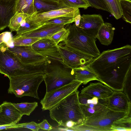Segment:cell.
<instances>
[{
    "mask_svg": "<svg viewBox=\"0 0 131 131\" xmlns=\"http://www.w3.org/2000/svg\"><path fill=\"white\" fill-rule=\"evenodd\" d=\"M79 91L77 90L49 110L50 118L56 121L59 130L70 131L71 129L84 124L85 119L78 99Z\"/></svg>",
    "mask_w": 131,
    "mask_h": 131,
    "instance_id": "cell-1",
    "label": "cell"
},
{
    "mask_svg": "<svg viewBox=\"0 0 131 131\" xmlns=\"http://www.w3.org/2000/svg\"><path fill=\"white\" fill-rule=\"evenodd\" d=\"M69 30L67 38L58 45L91 56L94 58L100 54L95 42V38L77 26L74 23L67 24Z\"/></svg>",
    "mask_w": 131,
    "mask_h": 131,
    "instance_id": "cell-2",
    "label": "cell"
},
{
    "mask_svg": "<svg viewBox=\"0 0 131 131\" xmlns=\"http://www.w3.org/2000/svg\"><path fill=\"white\" fill-rule=\"evenodd\" d=\"M45 65L24 64L6 45L0 46V73L8 78L29 74L44 73Z\"/></svg>",
    "mask_w": 131,
    "mask_h": 131,
    "instance_id": "cell-3",
    "label": "cell"
},
{
    "mask_svg": "<svg viewBox=\"0 0 131 131\" xmlns=\"http://www.w3.org/2000/svg\"><path fill=\"white\" fill-rule=\"evenodd\" d=\"M43 72L46 93L68 84L75 80L74 69L67 67L57 61L48 60Z\"/></svg>",
    "mask_w": 131,
    "mask_h": 131,
    "instance_id": "cell-4",
    "label": "cell"
},
{
    "mask_svg": "<svg viewBox=\"0 0 131 131\" xmlns=\"http://www.w3.org/2000/svg\"><path fill=\"white\" fill-rule=\"evenodd\" d=\"M44 75V73H37L10 77L8 93L18 97L27 96L39 99L38 90Z\"/></svg>",
    "mask_w": 131,
    "mask_h": 131,
    "instance_id": "cell-5",
    "label": "cell"
},
{
    "mask_svg": "<svg viewBox=\"0 0 131 131\" xmlns=\"http://www.w3.org/2000/svg\"><path fill=\"white\" fill-rule=\"evenodd\" d=\"M131 57V46L128 45L104 51L94 58L88 66L96 75L114 66L118 62Z\"/></svg>",
    "mask_w": 131,
    "mask_h": 131,
    "instance_id": "cell-6",
    "label": "cell"
},
{
    "mask_svg": "<svg viewBox=\"0 0 131 131\" xmlns=\"http://www.w3.org/2000/svg\"><path fill=\"white\" fill-rule=\"evenodd\" d=\"M131 70V57L122 60L111 69L97 76L98 81L114 91H122L123 84Z\"/></svg>",
    "mask_w": 131,
    "mask_h": 131,
    "instance_id": "cell-7",
    "label": "cell"
},
{
    "mask_svg": "<svg viewBox=\"0 0 131 131\" xmlns=\"http://www.w3.org/2000/svg\"><path fill=\"white\" fill-rule=\"evenodd\" d=\"M127 114L126 112L113 111L107 107L100 112L85 118L84 124L99 128L102 131H112L113 122Z\"/></svg>",
    "mask_w": 131,
    "mask_h": 131,
    "instance_id": "cell-8",
    "label": "cell"
},
{
    "mask_svg": "<svg viewBox=\"0 0 131 131\" xmlns=\"http://www.w3.org/2000/svg\"><path fill=\"white\" fill-rule=\"evenodd\" d=\"M75 80L71 83L46 93L40 103L43 110H49L75 91L82 84Z\"/></svg>",
    "mask_w": 131,
    "mask_h": 131,
    "instance_id": "cell-9",
    "label": "cell"
},
{
    "mask_svg": "<svg viewBox=\"0 0 131 131\" xmlns=\"http://www.w3.org/2000/svg\"><path fill=\"white\" fill-rule=\"evenodd\" d=\"M62 58L63 65L67 67L75 69L88 65L94 58L81 52L57 45Z\"/></svg>",
    "mask_w": 131,
    "mask_h": 131,
    "instance_id": "cell-10",
    "label": "cell"
},
{
    "mask_svg": "<svg viewBox=\"0 0 131 131\" xmlns=\"http://www.w3.org/2000/svg\"><path fill=\"white\" fill-rule=\"evenodd\" d=\"M7 48L24 64L35 66L43 65L46 64L48 60L35 51L31 46H14Z\"/></svg>",
    "mask_w": 131,
    "mask_h": 131,
    "instance_id": "cell-11",
    "label": "cell"
},
{
    "mask_svg": "<svg viewBox=\"0 0 131 131\" xmlns=\"http://www.w3.org/2000/svg\"><path fill=\"white\" fill-rule=\"evenodd\" d=\"M80 14L79 8L66 7L43 13H36L30 16V19L33 23L41 26L44 22L52 19L62 16L74 18Z\"/></svg>",
    "mask_w": 131,
    "mask_h": 131,
    "instance_id": "cell-12",
    "label": "cell"
},
{
    "mask_svg": "<svg viewBox=\"0 0 131 131\" xmlns=\"http://www.w3.org/2000/svg\"><path fill=\"white\" fill-rule=\"evenodd\" d=\"M33 49L48 60L63 61L57 45L49 38L40 39L32 45Z\"/></svg>",
    "mask_w": 131,
    "mask_h": 131,
    "instance_id": "cell-13",
    "label": "cell"
},
{
    "mask_svg": "<svg viewBox=\"0 0 131 131\" xmlns=\"http://www.w3.org/2000/svg\"><path fill=\"white\" fill-rule=\"evenodd\" d=\"M104 23L100 15L83 14L81 16L78 27L96 38L99 28Z\"/></svg>",
    "mask_w": 131,
    "mask_h": 131,
    "instance_id": "cell-14",
    "label": "cell"
},
{
    "mask_svg": "<svg viewBox=\"0 0 131 131\" xmlns=\"http://www.w3.org/2000/svg\"><path fill=\"white\" fill-rule=\"evenodd\" d=\"M2 110L0 112V126L18 123L23 115L12 103L5 101L1 104Z\"/></svg>",
    "mask_w": 131,
    "mask_h": 131,
    "instance_id": "cell-15",
    "label": "cell"
},
{
    "mask_svg": "<svg viewBox=\"0 0 131 131\" xmlns=\"http://www.w3.org/2000/svg\"><path fill=\"white\" fill-rule=\"evenodd\" d=\"M107 107L114 111L127 113L131 111V102L123 91H114L108 98Z\"/></svg>",
    "mask_w": 131,
    "mask_h": 131,
    "instance_id": "cell-16",
    "label": "cell"
},
{
    "mask_svg": "<svg viewBox=\"0 0 131 131\" xmlns=\"http://www.w3.org/2000/svg\"><path fill=\"white\" fill-rule=\"evenodd\" d=\"M65 25L44 24L38 28L16 36L40 39L49 38L53 35L64 28Z\"/></svg>",
    "mask_w": 131,
    "mask_h": 131,
    "instance_id": "cell-17",
    "label": "cell"
},
{
    "mask_svg": "<svg viewBox=\"0 0 131 131\" xmlns=\"http://www.w3.org/2000/svg\"><path fill=\"white\" fill-rule=\"evenodd\" d=\"M17 0H0V30L9 25L12 18L16 13Z\"/></svg>",
    "mask_w": 131,
    "mask_h": 131,
    "instance_id": "cell-18",
    "label": "cell"
},
{
    "mask_svg": "<svg viewBox=\"0 0 131 131\" xmlns=\"http://www.w3.org/2000/svg\"><path fill=\"white\" fill-rule=\"evenodd\" d=\"M113 92L114 90L107 86L98 82L90 83L81 90L80 93L92 97L105 99L110 96Z\"/></svg>",
    "mask_w": 131,
    "mask_h": 131,
    "instance_id": "cell-19",
    "label": "cell"
},
{
    "mask_svg": "<svg viewBox=\"0 0 131 131\" xmlns=\"http://www.w3.org/2000/svg\"><path fill=\"white\" fill-rule=\"evenodd\" d=\"M115 29L110 23H104L99 28L96 38L101 44L108 46L112 41Z\"/></svg>",
    "mask_w": 131,
    "mask_h": 131,
    "instance_id": "cell-20",
    "label": "cell"
},
{
    "mask_svg": "<svg viewBox=\"0 0 131 131\" xmlns=\"http://www.w3.org/2000/svg\"><path fill=\"white\" fill-rule=\"evenodd\" d=\"M73 69L75 80L81 82L84 84L91 81H98L96 74L88 65Z\"/></svg>",
    "mask_w": 131,
    "mask_h": 131,
    "instance_id": "cell-21",
    "label": "cell"
},
{
    "mask_svg": "<svg viewBox=\"0 0 131 131\" xmlns=\"http://www.w3.org/2000/svg\"><path fill=\"white\" fill-rule=\"evenodd\" d=\"M107 104L108 98L99 99V101L97 104H80V106L86 118L100 112L107 107Z\"/></svg>",
    "mask_w": 131,
    "mask_h": 131,
    "instance_id": "cell-22",
    "label": "cell"
},
{
    "mask_svg": "<svg viewBox=\"0 0 131 131\" xmlns=\"http://www.w3.org/2000/svg\"><path fill=\"white\" fill-rule=\"evenodd\" d=\"M34 5L36 13H43L66 7L59 3L44 0H34Z\"/></svg>",
    "mask_w": 131,
    "mask_h": 131,
    "instance_id": "cell-23",
    "label": "cell"
},
{
    "mask_svg": "<svg viewBox=\"0 0 131 131\" xmlns=\"http://www.w3.org/2000/svg\"><path fill=\"white\" fill-rule=\"evenodd\" d=\"M112 131H131V111L123 117L114 122L111 125Z\"/></svg>",
    "mask_w": 131,
    "mask_h": 131,
    "instance_id": "cell-24",
    "label": "cell"
},
{
    "mask_svg": "<svg viewBox=\"0 0 131 131\" xmlns=\"http://www.w3.org/2000/svg\"><path fill=\"white\" fill-rule=\"evenodd\" d=\"M34 0H17L16 12L31 16L36 13L34 5Z\"/></svg>",
    "mask_w": 131,
    "mask_h": 131,
    "instance_id": "cell-25",
    "label": "cell"
},
{
    "mask_svg": "<svg viewBox=\"0 0 131 131\" xmlns=\"http://www.w3.org/2000/svg\"><path fill=\"white\" fill-rule=\"evenodd\" d=\"M110 12L117 19L122 16L120 0H103Z\"/></svg>",
    "mask_w": 131,
    "mask_h": 131,
    "instance_id": "cell-26",
    "label": "cell"
},
{
    "mask_svg": "<svg viewBox=\"0 0 131 131\" xmlns=\"http://www.w3.org/2000/svg\"><path fill=\"white\" fill-rule=\"evenodd\" d=\"M17 110L23 115H29L38 106L37 102L13 103Z\"/></svg>",
    "mask_w": 131,
    "mask_h": 131,
    "instance_id": "cell-27",
    "label": "cell"
},
{
    "mask_svg": "<svg viewBox=\"0 0 131 131\" xmlns=\"http://www.w3.org/2000/svg\"><path fill=\"white\" fill-rule=\"evenodd\" d=\"M28 16L25 14L16 13L10 19L8 26L11 32H16L22 21Z\"/></svg>",
    "mask_w": 131,
    "mask_h": 131,
    "instance_id": "cell-28",
    "label": "cell"
},
{
    "mask_svg": "<svg viewBox=\"0 0 131 131\" xmlns=\"http://www.w3.org/2000/svg\"><path fill=\"white\" fill-rule=\"evenodd\" d=\"M58 3L66 7L82 8L86 9L90 6L89 4L84 0H59Z\"/></svg>",
    "mask_w": 131,
    "mask_h": 131,
    "instance_id": "cell-29",
    "label": "cell"
},
{
    "mask_svg": "<svg viewBox=\"0 0 131 131\" xmlns=\"http://www.w3.org/2000/svg\"><path fill=\"white\" fill-rule=\"evenodd\" d=\"M40 26L37 24L33 23L30 19V16H28L22 22L16 31V35L31 31Z\"/></svg>",
    "mask_w": 131,
    "mask_h": 131,
    "instance_id": "cell-30",
    "label": "cell"
},
{
    "mask_svg": "<svg viewBox=\"0 0 131 131\" xmlns=\"http://www.w3.org/2000/svg\"><path fill=\"white\" fill-rule=\"evenodd\" d=\"M40 39L25 37L15 35L12 37L13 41L14 46H31Z\"/></svg>",
    "mask_w": 131,
    "mask_h": 131,
    "instance_id": "cell-31",
    "label": "cell"
},
{
    "mask_svg": "<svg viewBox=\"0 0 131 131\" xmlns=\"http://www.w3.org/2000/svg\"><path fill=\"white\" fill-rule=\"evenodd\" d=\"M122 16L125 21L131 23V1L130 0H120Z\"/></svg>",
    "mask_w": 131,
    "mask_h": 131,
    "instance_id": "cell-32",
    "label": "cell"
},
{
    "mask_svg": "<svg viewBox=\"0 0 131 131\" xmlns=\"http://www.w3.org/2000/svg\"><path fill=\"white\" fill-rule=\"evenodd\" d=\"M74 21V18L62 16L53 18L44 22L43 25L46 24L67 25L71 24Z\"/></svg>",
    "mask_w": 131,
    "mask_h": 131,
    "instance_id": "cell-33",
    "label": "cell"
},
{
    "mask_svg": "<svg viewBox=\"0 0 131 131\" xmlns=\"http://www.w3.org/2000/svg\"><path fill=\"white\" fill-rule=\"evenodd\" d=\"M69 32V29L64 27L53 35L49 39L57 45L59 42L64 40L67 38Z\"/></svg>",
    "mask_w": 131,
    "mask_h": 131,
    "instance_id": "cell-34",
    "label": "cell"
},
{
    "mask_svg": "<svg viewBox=\"0 0 131 131\" xmlns=\"http://www.w3.org/2000/svg\"><path fill=\"white\" fill-rule=\"evenodd\" d=\"M131 70L128 72L124 80L122 91L127 96L129 101L131 102Z\"/></svg>",
    "mask_w": 131,
    "mask_h": 131,
    "instance_id": "cell-35",
    "label": "cell"
},
{
    "mask_svg": "<svg viewBox=\"0 0 131 131\" xmlns=\"http://www.w3.org/2000/svg\"><path fill=\"white\" fill-rule=\"evenodd\" d=\"M26 128L33 131H38L40 129L38 124L34 121L12 125V128Z\"/></svg>",
    "mask_w": 131,
    "mask_h": 131,
    "instance_id": "cell-36",
    "label": "cell"
},
{
    "mask_svg": "<svg viewBox=\"0 0 131 131\" xmlns=\"http://www.w3.org/2000/svg\"><path fill=\"white\" fill-rule=\"evenodd\" d=\"M11 32H5L0 34V46L5 45L7 47L14 46Z\"/></svg>",
    "mask_w": 131,
    "mask_h": 131,
    "instance_id": "cell-37",
    "label": "cell"
},
{
    "mask_svg": "<svg viewBox=\"0 0 131 131\" xmlns=\"http://www.w3.org/2000/svg\"><path fill=\"white\" fill-rule=\"evenodd\" d=\"M90 6L95 8L105 10L109 12L103 0H84Z\"/></svg>",
    "mask_w": 131,
    "mask_h": 131,
    "instance_id": "cell-38",
    "label": "cell"
},
{
    "mask_svg": "<svg viewBox=\"0 0 131 131\" xmlns=\"http://www.w3.org/2000/svg\"><path fill=\"white\" fill-rule=\"evenodd\" d=\"M70 131H102L101 130L84 124L71 129Z\"/></svg>",
    "mask_w": 131,
    "mask_h": 131,
    "instance_id": "cell-39",
    "label": "cell"
},
{
    "mask_svg": "<svg viewBox=\"0 0 131 131\" xmlns=\"http://www.w3.org/2000/svg\"><path fill=\"white\" fill-rule=\"evenodd\" d=\"M40 129L47 131L51 130L53 129L52 126L48 122L46 119H44L38 124Z\"/></svg>",
    "mask_w": 131,
    "mask_h": 131,
    "instance_id": "cell-40",
    "label": "cell"
},
{
    "mask_svg": "<svg viewBox=\"0 0 131 131\" xmlns=\"http://www.w3.org/2000/svg\"><path fill=\"white\" fill-rule=\"evenodd\" d=\"M81 15L79 14L74 18V24L77 27H78L81 18Z\"/></svg>",
    "mask_w": 131,
    "mask_h": 131,
    "instance_id": "cell-41",
    "label": "cell"
},
{
    "mask_svg": "<svg viewBox=\"0 0 131 131\" xmlns=\"http://www.w3.org/2000/svg\"><path fill=\"white\" fill-rule=\"evenodd\" d=\"M54 2L58 3L59 0H44Z\"/></svg>",
    "mask_w": 131,
    "mask_h": 131,
    "instance_id": "cell-42",
    "label": "cell"
},
{
    "mask_svg": "<svg viewBox=\"0 0 131 131\" xmlns=\"http://www.w3.org/2000/svg\"><path fill=\"white\" fill-rule=\"evenodd\" d=\"M2 110V106H1V105H0V112Z\"/></svg>",
    "mask_w": 131,
    "mask_h": 131,
    "instance_id": "cell-43",
    "label": "cell"
}]
</instances>
